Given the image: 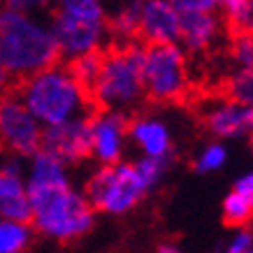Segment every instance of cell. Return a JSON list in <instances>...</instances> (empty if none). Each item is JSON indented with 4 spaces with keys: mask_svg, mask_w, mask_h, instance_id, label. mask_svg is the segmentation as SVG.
<instances>
[{
    "mask_svg": "<svg viewBox=\"0 0 253 253\" xmlns=\"http://www.w3.org/2000/svg\"><path fill=\"white\" fill-rule=\"evenodd\" d=\"M58 58L54 33L44 16L0 5V63L12 77H31Z\"/></svg>",
    "mask_w": 253,
    "mask_h": 253,
    "instance_id": "1",
    "label": "cell"
},
{
    "mask_svg": "<svg viewBox=\"0 0 253 253\" xmlns=\"http://www.w3.org/2000/svg\"><path fill=\"white\" fill-rule=\"evenodd\" d=\"M26 195L33 209L31 223L46 237L70 242L93 228V207L86 195L70 188V181L26 184Z\"/></svg>",
    "mask_w": 253,
    "mask_h": 253,
    "instance_id": "2",
    "label": "cell"
},
{
    "mask_svg": "<svg viewBox=\"0 0 253 253\" xmlns=\"http://www.w3.org/2000/svg\"><path fill=\"white\" fill-rule=\"evenodd\" d=\"M19 98L42 126H54L82 116L91 93L79 84L72 70L54 63L23 79Z\"/></svg>",
    "mask_w": 253,
    "mask_h": 253,
    "instance_id": "3",
    "label": "cell"
},
{
    "mask_svg": "<svg viewBox=\"0 0 253 253\" xmlns=\"http://www.w3.org/2000/svg\"><path fill=\"white\" fill-rule=\"evenodd\" d=\"M142 54H144V46L130 44V42L102 54V65L91 86V98L100 107H126L144 93Z\"/></svg>",
    "mask_w": 253,
    "mask_h": 253,
    "instance_id": "4",
    "label": "cell"
},
{
    "mask_svg": "<svg viewBox=\"0 0 253 253\" xmlns=\"http://www.w3.org/2000/svg\"><path fill=\"white\" fill-rule=\"evenodd\" d=\"M142 84L151 100H179L188 88V65L179 42L146 44L142 54Z\"/></svg>",
    "mask_w": 253,
    "mask_h": 253,
    "instance_id": "5",
    "label": "cell"
},
{
    "mask_svg": "<svg viewBox=\"0 0 253 253\" xmlns=\"http://www.w3.org/2000/svg\"><path fill=\"white\" fill-rule=\"evenodd\" d=\"M149 191L135 165L112 163L98 169L86 184V200L93 209L107 214L130 211Z\"/></svg>",
    "mask_w": 253,
    "mask_h": 253,
    "instance_id": "6",
    "label": "cell"
},
{
    "mask_svg": "<svg viewBox=\"0 0 253 253\" xmlns=\"http://www.w3.org/2000/svg\"><path fill=\"white\" fill-rule=\"evenodd\" d=\"M42 123L28 112L19 95L0 98V142L14 156H33L40 149Z\"/></svg>",
    "mask_w": 253,
    "mask_h": 253,
    "instance_id": "7",
    "label": "cell"
},
{
    "mask_svg": "<svg viewBox=\"0 0 253 253\" xmlns=\"http://www.w3.org/2000/svg\"><path fill=\"white\" fill-rule=\"evenodd\" d=\"M51 33H54L58 54L63 58H77L88 51H98L109 33V21H93V19H82L56 9L49 19Z\"/></svg>",
    "mask_w": 253,
    "mask_h": 253,
    "instance_id": "8",
    "label": "cell"
},
{
    "mask_svg": "<svg viewBox=\"0 0 253 253\" xmlns=\"http://www.w3.org/2000/svg\"><path fill=\"white\" fill-rule=\"evenodd\" d=\"M40 149L65 165L79 163L91 154V116H72L54 126H42Z\"/></svg>",
    "mask_w": 253,
    "mask_h": 253,
    "instance_id": "9",
    "label": "cell"
},
{
    "mask_svg": "<svg viewBox=\"0 0 253 253\" xmlns=\"http://www.w3.org/2000/svg\"><path fill=\"white\" fill-rule=\"evenodd\" d=\"M181 12L172 0H139L137 35L146 44H169L179 42Z\"/></svg>",
    "mask_w": 253,
    "mask_h": 253,
    "instance_id": "10",
    "label": "cell"
},
{
    "mask_svg": "<svg viewBox=\"0 0 253 253\" xmlns=\"http://www.w3.org/2000/svg\"><path fill=\"white\" fill-rule=\"evenodd\" d=\"M128 121L116 112H102L91 116V154L102 165L119 163Z\"/></svg>",
    "mask_w": 253,
    "mask_h": 253,
    "instance_id": "11",
    "label": "cell"
},
{
    "mask_svg": "<svg viewBox=\"0 0 253 253\" xmlns=\"http://www.w3.org/2000/svg\"><path fill=\"white\" fill-rule=\"evenodd\" d=\"M221 33V19L214 12H181V33L179 42H184L191 51H205L216 42Z\"/></svg>",
    "mask_w": 253,
    "mask_h": 253,
    "instance_id": "12",
    "label": "cell"
},
{
    "mask_svg": "<svg viewBox=\"0 0 253 253\" xmlns=\"http://www.w3.org/2000/svg\"><path fill=\"white\" fill-rule=\"evenodd\" d=\"M207 126L211 132L221 137H242L246 132H253V105H225L207 116Z\"/></svg>",
    "mask_w": 253,
    "mask_h": 253,
    "instance_id": "13",
    "label": "cell"
},
{
    "mask_svg": "<svg viewBox=\"0 0 253 253\" xmlns=\"http://www.w3.org/2000/svg\"><path fill=\"white\" fill-rule=\"evenodd\" d=\"M130 135L146 156H158V158H168L169 156V130L168 126L156 119H139L130 126Z\"/></svg>",
    "mask_w": 253,
    "mask_h": 253,
    "instance_id": "14",
    "label": "cell"
},
{
    "mask_svg": "<svg viewBox=\"0 0 253 253\" xmlns=\"http://www.w3.org/2000/svg\"><path fill=\"white\" fill-rule=\"evenodd\" d=\"M33 242L28 223L0 218V253H23Z\"/></svg>",
    "mask_w": 253,
    "mask_h": 253,
    "instance_id": "15",
    "label": "cell"
},
{
    "mask_svg": "<svg viewBox=\"0 0 253 253\" xmlns=\"http://www.w3.org/2000/svg\"><path fill=\"white\" fill-rule=\"evenodd\" d=\"M137 28H139V0H128L114 14V19L109 23V31L116 33L119 38L130 40L137 35Z\"/></svg>",
    "mask_w": 253,
    "mask_h": 253,
    "instance_id": "16",
    "label": "cell"
},
{
    "mask_svg": "<svg viewBox=\"0 0 253 253\" xmlns=\"http://www.w3.org/2000/svg\"><path fill=\"white\" fill-rule=\"evenodd\" d=\"M100 65H102V51L98 49V51H88V54H82L77 58H72L68 68L79 79V84L84 86L86 91H91L93 82H95V77H98V72H100Z\"/></svg>",
    "mask_w": 253,
    "mask_h": 253,
    "instance_id": "17",
    "label": "cell"
},
{
    "mask_svg": "<svg viewBox=\"0 0 253 253\" xmlns=\"http://www.w3.org/2000/svg\"><path fill=\"white\" fill-rule=\"evenodd\" d=\"M253 214V198L251 195H244L239 191H232L225 202H223V216H225V223L230 225H242L251 218Z\"/></svg>",
    "mask_w": 253,
    "mask_h": 253,
    "instance_id": "18",
    "label": "cell"
},
{
    "mask_svg": "<svg viewBox=\"0 0 253 253\" xmlns=\"http://www.w3.org/2000/svg\"><path fill=\"white\" fill-rule=\"evenodd\" d=\"M0 218H9V221H19V223H31L33 218V209L28 202L26 191L7 195V198L0 200Z\"/></svg>",
    "mask_w": 253,
    "mask_h": 253,
    "instance_id": "19",
    "label": "cell"
},
{
    "mask_svg": "<svg viewBox=\"0 0 253 253\" xmlns=\"http://www.w3.org/2000/svg\"><path fill=\"white\" fill-rule=\"evenodd\" d=\"M228 98L239 105H253V68H242L228 82Z\"/></svg>",
    "mask_w": 253,
    "mask_h": 253,
    "instance_id": "20",
    "label": "cell"
},
{
    "mask_svg": "<svg viewBox=\"0 0 253 253\" xmlns=\"http://www.w3.org/2000/svg\"><path fill=\"white\" fill-rule=\"evenodd\" d=\"M232 61L239 68H253V28H237L230 42Z\"/></svg>",
    "mask_w": 253,
    "mask_h": 253,
    "instance_id": "21",
    "label": "cell"
},
{
    "mask_svg": "<svg viewBox=\"0 0 253 253\" xmlns=\"http://www.w3.org/2000/svg\"><path fill=\"white\" fill-rule=\"evenodd\" d=\"M225 19L232 23V28H251V0H218Z\"/></svg>",
    "mask_w": 253,
    "mask_h": 253,
    "instance_id": "22",
    "label": "cell"
},
{
    "mask_svg": "<svg viewBox=\"0 0 253 253\" xmlns=\"http://www.w3.org/2000/svg\"><path fill=\"white\" fill-rule=\"evenodd\" d=\"M165 168H168V158H158V156H144L139 163H135V169L139 172L146 188H151V186H156L161 181Z\"/></svg>",
    "mask_w": 253,
    "mask_h": 253,
    "instance_id": "23",
    "label": "cell"
},
{
    "mask_svg": "<svg viewBox=\"0 0 253 253\" xmlns=\"http://www.w3.org/2000/svg\"><path fill=\"white\" fill-rule=\"evenodd\" d=\"M225 158H228L225 149L221 144H211L200 154L198 163H195V169L198 172H214V169H218L225 163Z\"/></svg>",
    "mask_w": 253,
    "mask_h": 253,
    "instance_id": "24",
    "label": "cell"
},
{
    "mask_svg": "<svg viewBox=\"0 0 253 253\" xmlns=\"http://www.w3.org/2000/svg\"><path fill=\"white\" fill-rule=\"evenodd\" d=\"M0 5L16 12H26V14H44L54 5V0H0Z\"/></svg>",
    "mask_w": 253,
    "mask_h": 253,
    "instance_id": "25",
    "label": "cell"
},
{
    "mask_svg": "<svg viewBox=\"0 0 253 253\" xmlns=\"http://www.w3.org/2000/svg\"><path fill=\"white\" fill-rule=\"evenodd\" d=\"M21 191H26L23 176L12 174V172L0 168V200L7 198V195H14V193H21Z\"/></svg>",
    "mask_w": 253,
    "mask_h": 253,
    "instance_id": "26",
    "label": "cell"
},
{
    "mask_svg": "<svg viewBox=\"0 0 253 253\" xmlns=\"http://www.w3.org/2000/svg\"><path fill=\"white\" fill-rule=\"evenodd\" d=\"M179 12H214L218 9V0H172Z\"/></svg>",
    "mask_w": 253,
    "mask_h": 253,
    "instance_id": "27",
    "label": "cell"
},
{
    "mask_svg": "<svg viewBox=\"0 0 253 253\" xmlns=\"http://www.w3.org/2000/svg\"><path fill=\"white\" fill-rule=\"evenodd\" d=\"M251 244H253V235L251 232H246V230H242V232L235 235V239L230 242V246H228V251L225 253H244V251L251 249Z\"/></svg>",
    "mask_w": 253,
    "mask_h": 253,
    "instance_id": "28",
    "label": "cell"
},
{
    "mask_svg": "<svg viewBox=\"0 0 253 253\" xmlns=\"http://www.w3.org/2000/svg\"><path fill=\"white\" fill-rule=\"evenodd\" d=\"M235 191L244 193V195H251V198H253V172H249V174H244L242 179H239Z\"/></svg>",
    "mask_w": 253,
    "mask_h": 253,
    "instance_id": "29",
    "label": "cell"
},
{
    "mask_svg": "<svg viewBox=\"0 0 253 253\" xmlns=\"http://www.w3.org/2000/svg\"><path fill=\"white\" fill-rule=\"evenodd\" d=\"M9 79H12V75H9L7 70H5V65L0 63V91H2V88H7Z\"/></svg>",
    "mask_w": 253,
    "mask_h": 253,
    "instance_id": "30",
    "label": "cell"
},
{
    "mask_svg": "<svg viewBox=\"0 0 253 253\" xmlns=\"http://www.w3.org/2000/svg\"><path fill=\"white\" fill-rule=\"evenodd\" d=\"M158 253H181V251L172 244H163V246H158Z\"/></svg>",
    "mask_w": 253,
    "mask_h": 253,
    "instance_id": "31",
    "label": "cell"
},
{
    "mask_svg": "<svg viewBox=\"0 0 253 253\" xmlns=\"http://www.w3.org/2000/svg\"><path fill=\"white\" fill-rule=\"evenodd\" d=\"M251 28H253V0H251Z\"/></svg>",
    "mask_w": 253,
    "mask_h": 253,
    "instance_id": "32",
    "label": "cell"
},
{
    "mask_svg": "<svg viewBox=\"0 0 253 253\" xmlns=\"http://www.w3.org/2000/svg\"><path fill=\"white\" fill-rule=\"evenodd\" d=\"M244 253H253V246H251V249H249V251H244Z\"/></svg>",
    "mask_w": 253,
    "mask_h": 253,
    "instance_id": "33",
    "label": "cell"
},
{
    "mask_svg": "<svg viewBox=\"0 0 253 253\" xmlns=\"http://www.w3.org/2000/svg\"><path fill=\"white\" fill-rule=\"evenodd\" d=\"M251 221H253V214H251Z\"/></svg>",
    "mask_w": 253,
    "mask_h": 253,
    "instance_id": "34",
    "label": "cell"
}]
</instances>
